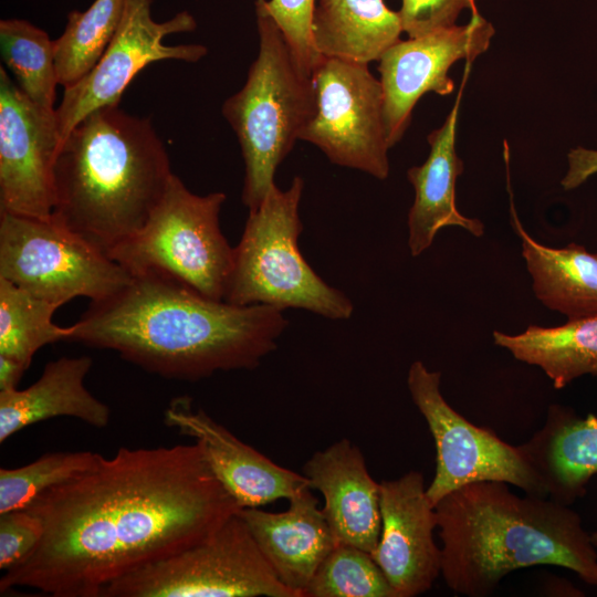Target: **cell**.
I'll use <instances>...</instances> for the list:
<instances>
[{
  "instance_id": "1",
  "label": "cell",
  "mask_w": 597,
  "mask_h": 597,
  "mask_svg": "<svg viewBox=\"0 0 597 597\" xmlns=\"http://www.w3.org/2000/svg\"><path fill=\"white\" fill-rule=\"evenodd\" d=\"M27 510L44 532L4 572L2 595L28 587L52 597H100L114 580L202 542L241 507L195 441L122 447Z\"/></svg>"
},
{
  "instance_id": "2",
  "label": "cell",
  "mask_w": 597,
  "mask_h": 597,
  "mask_svg": "<svg viewBox=\"0 0 597 597\" xmlns=\"http://www.w3.org/2000/svg\"><path fill=\"white\" fill-rule=\"evenodd\" d=\"M287 326L283 310L212 300L154 273L136 274L94 301L67 342L117 352L146 371L195 381L216 371L254 369Z\"/></svg>"
},
{
  "instance_id": "3",
  "label": "cell",
  "mask_w": 597,
  "mask_h": 597,
  "mask_svg": "<svg viewBox=\"0 0 597 597\" xmlns=\"http://www.w3.org/2000/svg\"><path fill=\"white\" fill-rule=\"evenodd\" d=\"M502 481H476L434 506L441 575L455 594L491 595L511 572L554 565L597 586V553L576 512L546 498L513 493Z\"/></svg>"
},
{
  "instance_id": "4",
  "label": "cell",
  "mask_w": 597,
  "mask_h": 597,
  "mask_svg": "<svg viewBox=\"0 0 597 597\" xmlns=\"http://www.w3.org/2000/svg\"><path fill=\"white\" fill-rule=\"evenodd\" d=\"M172 175L149 118L98 108L60 146L52 217L107 253L142 229Z\"/></svg>"
},
{
  "instance_id": "5",
  "label": "cell",
  "mask_w": 597,
  "mask_h": 597,
  "mask_svg": "<svg viewBox=\"0 0 597 597\" xmlns=\"http://www.w3.org/2000/svg\"><path fill=\"white\" fill-rule=\"evenodd\" d=\"M259 52L244 85L228 97L222 115L234 132L244 163L242 202L253 211L275 185L279 165L313 119L316 90L302 73L275 21L255 0Z\"/></svg>"
},
{
  "instance_id": "6",
  "label": "cell",
  "mask_w": 597,
  "mask_h": 597,
  "mask_svg": "<svg viewBox=\"0 0 597 597\" xmlns=\"http://www.w3.org/2000/svg\"><path fill=\"white\" fill-rule=\"evenodd\" d=\"M303 189L304 180L295 176L290 188L274 185L259 208L249 211L234 248L223 301L283 311L302 308L331 320H347L354 311L350 300L322 280L300 251Z\"/></svg>"
},
{
  "instance_id": "7",
  "label": "cell",
  "mask_w": 597,
  "mask_h": 597,
  "mask_svg": "<svg viewBox=\"0 0 597 597\" xmlns=\"http://www.w3.org/2000/svg\"><path fill=\"white\" fill-rule=\"evenodd\" d=\"M226 198L221 191L196 195L174 174L142 229L107 254L132 275H163L223 301L234 255L220 229Z\"/></svg>"
},
{
  "instance_id": "8",
  "label": "cell",
  "mask_w": 597,
  "mask_h": 597,
  "mask_svg": "<svg viewBox=\"0 0 597 597\" xmlns=\"http://www.w3.org/2000/svg\"><path fill=\"white\" fill-rule=\"evenodd\" d=\"M297 597L239 512L202 542L107 585L100 597Z\"/></svg>"
},
{
  "instance_id": "9",
  "label": "cell",
  "mask_w": 597,
  "mask_h": 597,
  "mask_svg": "<svg viewBox=\"0 0 597 597\" xmlns=\"http://www.w3.org/2000/svg\"><path fill=\"white\" fill-rule=\"evenodd\" d=\"M132 274L53 217L0 213V279L56 306L122 290Z\"/></svg>"
},
{
  "instance_id": "10",
  "label": "cell",
  "mask_w": 597,
  "mask_h": 597,
  "mask_svg": "<svg viewBox=\"0 0 597 597\" xmlns=\"http://www.w3.org/2000/svg\"><path fill=\"white\" fill-rule=\"evenodd\" d=\"M441 374L413 362L408 370L410 397L426 419L437 450L436 474L427 488L431 504L476 481H502L526 494L546 498L547 491L521 446L501 440L457 412L440 390Z\"/></svg>"
},
{
  "instance_id": "11",
  "label": "cell",
  "mask_w": 597,
  "mask_h": 597,
  "mask_svg": "<svg viewBox=\"0 0 597 597\" xmlns=\"http://www.w3.org/2000/svg\"><path fill=\"white\" fill-rule=\"evenodd\" d=\"M313 81L316 113L300 139L315 145L337 166L385 180L390 167L380 80L368 64L323 57Z\"/></svg>"
},
{
  "instance_id": "12",
  "label": "cell",
  "mask_w": 597,
  "mask_h": 597,
  "mask_svg": "<svg viewBox=\"0 0 597 597\" xmlns=\"http://www.w3.org/2000/svg\"><path fill=\"white\" fill-rule=\"evenodd\" d=\"M195 17L180 11L166 21L151 15V0H129L122 22L92 70L64 87L55 108L61 145L72 129L92 112L118 106L133 78L147 65L166 60L195 63L208 53L202 44L165 43L168 35L192 32Z\"/></svg>"
},
{
  "instance_id": "13",
  "label": "cell",
  "mask_w": 597,
  "mask_h": 597,
  "mask_svg": "<svg viewBox=\"0 0 597 597\" xmlns=\"http://www.w3.org/2000/svg\"><path fill=\"white\" fill-rule=\"evenodd\" d=\"M467 24L452 25L417 38L399 40L379 59L384 93V122L389 148L404 136L411 113L429 92L446 96L453 92L449 70L459 60L472 62L484 53L495 33L476 7Z\"/></svg>"
},
{
  "instance_id": "14",
  "label": "cell",
  "mask_w": 597,
  "mask_h": 597,
  "mask_svg": "<svg viewBox=\"0 0 597 597\" xmlns=\"http://www.w3.org/2000/svg\"><path fill=\"white\" fill-rule=\"evenodd\" d=\"M61 146L55 111L34 104L0 67V213L52 217Z\"/></svg>"
},
{
  "instance_id": "15",
  "label": "cell",
  "mask_w": 597,
  "mask_h": 597,
  "mask_svg": "<svg viewBox=\"0 0 597 597\" xmlns=\"http://www.w3.org/2000/svg\"><path fill=\"white\" fill-rule=\"evenodd\" d=\"M379 485L381 530L370 554L398 597H415L441 574V548L433 537L437 512L418 471Z\"/></svg>"
},
{
  "instance_id": "16",
  "label": "cell",
  "mask_w": 597,
  "mask_h": 597,
  "mask_svg": "<svg viewBox=\"0 0 597 597\" xmlns=\"http://www.w3.org/2000/svg\"><path fill=\"white\" fill-rule=\"evenodd\" d=\"M164 420L200 446L212 472L241 509L289 500L310 488L303 474L274 463L202 409L193 410L188 397L174 399L165 410Z\"/></svg>"
},
{
  "instance_id": "17",
  "label": "cell",
  "mask_w": 597,
  "mask_h": 597,
  "mask_svg": "<svg viewBox=\"0 0 597 597\" xmlns=\"http://www.w3.org/2000/svg\"><path fill=\"white\" fill-rule=\"evenodd\" d=\"M311 489L324 498L322 507L337 544L371 553L380 536V485L365 458L348 439L316 451L303 465Z\"/></svg>"
},
{
  "instance_id": "18",
  "label": "cell",
  "mask_w": 597,
  "mask_h": 597,
  "mask_svg": "<svg viewBox=\"0 0 597 597\" xmlns=\"http://www.w3.org/2000/svg\"><path fill=\"white\" fill-rule=\"evenodd\" d=\"M311 490L306 488L289 499L290 506L283 512L259 507L239 511L279 579L297 597H304L315 572L337 545Z\"/></svg>"
},
{
  "instance_id": "19",
  "label": "cell",
  "mask_w": 597,
  "mask_h": 597,
  "mask_svg": "<svg viewBox=\"0 0 597 597\" xmlns=\"http://www.w3.org/2000/svg\"><path fill=\"white\" fill-rule=\"evenodd\" d=\"M470 64L468 62L459 95L443 125L427 137L430 146L427 160L407 171L415 189V200L408 213V247L412 256L425 252L438 231L446 227L462 228L473 237L484 233L483 223L463 216L455 205V181L464 167L455 151V130Z\"/></svg>"
},
{
  "instance_id": "20",
  "label": "cell",
  "mask_w": 597,
  "mask_h": 597,
  "mask_svg": "<svg viewBox=\"0 0 597 597\" xmlns=\"http://www.w3.org/2000/svg\"><path fill=\"white\" fill-rule=\"evenodd\" d=\"M88 356L61 357L49 362L31 386L0 391V442L21 429L55 417H72L104 428L109 407L95 398L84 380L92 367Z\"/></svg>"
},
{
  "instance_id": "21",
  "label": "cell",
  "mask_w": 597,
  "mask_h": 597,
  "mask_svg": "<svg viewBox=\"0 0 597 597\" xmlns=\"http://www.w3.org/2000/svg\"><path fill=\"white\" fill-rule=\"evenodd\" d=\"M402 31L384 0H316L311 27L321 56L364 64L379 61Z\"/></svg>"
},
{
  "instance_id": "22",
  "label": "cell",
  "mask_w": 597,
  "mask_h": 597,
  "mask_svg": "<svg viewBox=\"0 0 597 597\" xmlns=\"http://www.w3.org/2000/svg\"><path fill=\"white\" fill-rule=\"evenodd\" d=\"M521 447L547 495L567 505L597 473V417L575 419L551 408L543 428Z\"/></svg>"
},
{
  "instance_id": "23",
  "label": "cell",
  "mask_w": 597,
  "mask_h": 597,
  "mask_svg": "<svg viewBox=\"0 0 597 597\" xmlns=\"http://www.w3.org/2000/svg\"><path fill=\"white\" fill-rule=\"evenodd\" d=\"M511 214L537 300L568 320L596 316L597 253L576 243L563 248L543 245L523 228L512 200Z\"/></svg>"
},
{
  "instance_id": "24",
  "label": "cell",
  "mask_w": 597,
  "mask_h": 597,
  "mask_svg": "<svg viewBox=\"0 0 597 597\" xmlns=\"http://www.w3.org/2000/svg\"><path fill=\"white\" fill-rule=\"evenodd\" d=\"M492 336L517 360L541 367L557 389L582 375H597V315L556 327L530 325L516 335L494 331Z\"/></svg>"
},
{
  "instance_id": "25",
  "label": "cell",
  "mask_w": 597,
  "mask_h": 597,
  "mask_svg": "<svg viewBox=\"0 0 597 597\" xmlns=\"http://www.w3.org/2000/svg\"><path fill=\"white\" fill-rule=\"evenodd\" d=\"M129 0H94L84 11L67 14L54 40L59 85L67 87L85 76L114 38Z\"/></svg>"
},
{
  "instance_id": "26",
  "label": "cell",
  "mask_w": 597,
  "mask_h": 597,
  "mask_svg": "<svg viewBox=\"0 0 597 597\" xmlns=\"http://www.w3.org/2000/svg\"><path fill=\"white\" fill-rule=\"evenodd\" d=\"M0 50L2 61L20 90L40 107L55 111L59 80L54 40L27 20L2 19Z\"/></svg>"
},
{
  "instance_id": "27",
  "label": "cell",
  "mask_w": 597,
  "mask_h": 597,
  "mask_svg": "<svg viewBox=\"0 0 597 597\" xmlns=\"http://www.w3.org/2000/svg\"><path fill=\"white\" fill-rule=\"evenodd\" d=\"M59 308L13 283L0 279V355L27 369L45 345L67 341L70 326H57L52 316Z\"/></svg>"
},
{
  "instance_id": "28",
  "label": "cell",
  "mask_w": 597,
  "mask_h": 597,
  "mask_svg": "<svg viewBox=\"0 0 597 597\" xmlns=\"http://www.w3.org/2000/svg\"><path fill=\"white\" fill-rule=\"evenodd\" d=\"M101 454L93 451L46 453L20 468L0 469V514L27 509L45 491L94 469Z\"/></svg>"
},
{
  "instance_id": "29",
  "label": "cell",
  "mask_w": 597,
  "mask_h": 597,
  "mask_svg": "<svg viewBox=\"0 0 597 597\" xmlns=\"http://www.w3.org/2000/svg\"><path fill=\"white\" fill-rule=\"evenodd\" d=\"M304 597H398L371 554L337 544L310 582Z\"/></svg>"
},
{
  "instance_id": "30",
  "label": "cell",
  "mask_w": 597,
  "mask_h": 597,
  "mask_svg": "<svg viewBox=\"0 0 597 597\" xmlns=\"http://www.w3.org/2000/svg\"><path fill=\"white\" fill-rule=\"evenodd\" d=\"M265 11L275 21L289 44L294 60L308 77L323 56L312 41V17L316 0H261Z\"/></svg>"
},
{
  "instance_id": "31",
  "label": "cell",
  "mask_w": 597,
  "mask_h": 597,
  "mask_svg": "<svg viewBox=\"0 0 597 597\" xmlns=\"http://www.w3.org/2000/svg\"><path fill=\"white\" fill-rule=\"evenodd\" d=\"M43 532L42 521L27 509L0 514V569L6 572L24 561Z\"/></svg>"
},
{
  "instance_id": "32",
  "label": "cell",
  "mask_w": 597,
  "mask_h": 597,
  "mask_svg": "<svg viewBox=\"0 0 597 597\" xmlns=\"http://www.w3.org/2000/svg\"><path fill=\"white\" fill-rule=\"evenodd\" d=\"M476 0H401L398 11L402 29L409 38L449 28L455 24L463 9H470Z\"/></svg>"
},
{
  "instance_id": "33",
  "label": "cell",
  "mask_w": 597,
  "mask_h": 597,
  "mask_svg": "<svg viewBox=\"0 0 597 597\" xmlns=\"http://www.w3.org/2000/svg\"><path fill=\"white\" fill-rule=\"evenodd\" d=\"M568 169L561 184L565 190L577 188L597 174V149L575 147L567 155Z\"/></svg>"
},
{
  "instance_id": "34",
  "label": "cell",
  "mask_w": 597,
  "mask_h": 597,
  "mask_svg": "<svg viewBox=\"0 0 597 597\" xmlns=\"http://www.w3.org/2000/svg\"><path fill=\"white\" fill-rule=\"evenodd\" d=\"M25 370L19 362L0 355V391L17 389Z\"/></svg>"
},
{
  "instance_id": "35",
  "label": "cell",
  "mask_w": 597,
  "mask_h": 597,
  "mask_svg": "<svg viewBox=\"0 0 597 597\" xmlns=\"http://www.w3.org/2000/svg\"><path fill=\"white\" fill-rule=\"evenodd\" d=\"M590 541L594 544V546L597 547V532L590 535Z\"/></svg>"
}]
</instances>
